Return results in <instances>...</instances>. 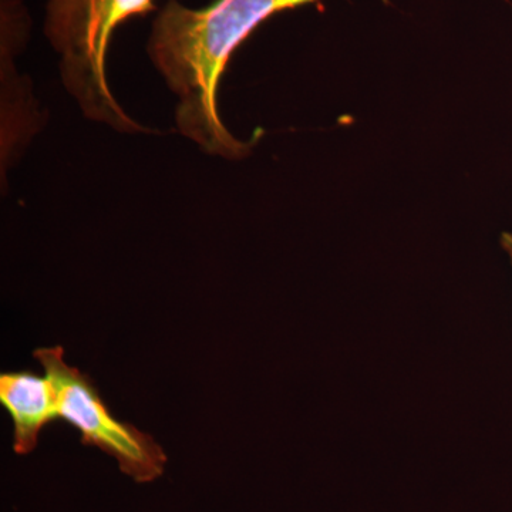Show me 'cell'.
<instances>
[{"mask_svg": "<svg viewBox=\"0 0 512 512\" xmlns=\"http://www.w3.org/2000/svg\"><path fill=\"white\" fill-rule=\"evenodd\" d=\"M23 52L0 47L2 107H0V168L2 183L28 150L33 138L43 127L39 101L33 94L28 77L20 76L16 59Z\"/></svg>", "mask_w": 512, "mask_h": 512, "instance_id": "obj_4", "label": "cell"}, {"mask_svg": "<svg viewBox=\"0 0 512 512\" xmlns=\"http://www.w3.org/2000/svg\"><path fill=\"white\" fill-rule=\"evenodd\" d=\"M501 247H503L507 255L510 256L512 264V232H505V234L501 235Z\"/></svg>", "mask_w": 512, "mask_h": 512, "instance_id": "obj_6", "label": "cell"}, {"mask_svg": "<svg viewBox=\"0 0 512 512\" xmlns=\"http://www.w3.org/2000/svg\"><path fill=\"white\" fill-rule=\"evenodd\" d=\"M319 0H214L190 8L167 0L154 16L147 53L177 99L175 124L208 156L244 160L249 141L232 134L222 120L218 92L229 60L262 23Z\"/></svg>", "mask_w": 512, "mask_h": 512, "instance_id": "obj_1", "label": "cell"}, {"mask_svg": "<svg viewBox=\"0 0 512 512\" xmlns=\"http://www.w3.org/2000/svg\"><path fill=\"white\" fill-rule=\"evenodd\" d=\"M0 403L12 419L13 451L19 456L32 453L43 429L59 420L55 387L45 373H2Z\"/></svg>", "mask_w": 512, "mask_h": 512, "instance_id": "obj_5", "label": "cell"}, {"mask_svg": "<svg viewBox=\"0 0 512 512\" xmlns=\"http://www.w3.org/2000/svg\"><path fill=\"white\" fill-rule=\"evenodd\" d=\"M158 9L156 0H47L43 32L59 56L63 86L87 119L123 134L153 133L111 92L107 56L121 25Z\"/></svg>", "mask_w": 512, "mask_h": 512, "instance_id": "obj_2", "label": "cell"}, {"mask_svg": "<svg viewBox=\"0 0 512 512\" xmlns=\"http://www.w3.org/2000/svg\"><path fill=\"white\" fill-rule=\"evenodd\" d=\"M56 392L59 420L79 430L84 446L113 457L120 471L136 483H153L164 474L167 456L150 434L111 414L89 376L67 365L64 349L42 348L33 353Z\"/></svg>", "mask_w": 512, "mask_h": 512, "instance_id": "obj_3", "label": "cell"}]
</instances>
